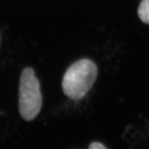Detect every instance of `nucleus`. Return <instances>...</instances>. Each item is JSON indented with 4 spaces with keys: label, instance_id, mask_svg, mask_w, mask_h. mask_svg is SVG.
Listing matches in <instances>:
<instances>
[{
    "label": "nucleus",
    "instance_id": "nucleus-1",
    "mask_svg": "<svg viewBox=\"0 0 149 149\" xmlns=\"http://www.w3.org/2000/svg\"><path fill=\"white\" fill-rule=\"evenodd\" d=\"M97 76L96 64L88 59H80L65 72L62 80L63 92L71 100H81L92 88Z\"/></svg>",
    "mask_w": 149,
    "mask_h": 149
},
{
    "label": "nucleus",
    "instance_id": "nucleus-2",
    "mask_svg": "<svg viewBox=\"0 0 149 149\" xmlns=\"http://www.w3.org/2000/svg\"><path fill=\"white\" fill-rule=\"evenodd\" d=\"M42 107V96L40 81L32 68L28 67L22 72L19 83V110L22 118L32 121L40 113Z\"/></svg>",
    "mask_w": 149,
    "mask_h": 149
},
{
    "label": "nucleus",
    "instance_id": "nucleus-3",
    "mask_svg": "<svg viewBox=\"0 0 149 149\" xmlns=\"http://www.w3.org/2000/svg\"><path fill=\"white\" fill-rule=\"evenodd\" d=\"M138 15L144 23L149 24V0H142L138 8Z\"/></svg>",
    "mask_w": 149,
    "mask_h": 149
},
{
    "label": "nucleus",
    "instance_id": "nucleus-4",
    "mask_svg": "<svg viewBox=\"0 0 149 149\" xmlns=\"http://www.w3.org/2000/svg\"><path fill=\"white\" fill-rule=\"evenodd\" d=\"M88 148L90 149H101V148H106V147L104 146L103 144H101L100 142H93L92 144H91L90 146H88Z\"/></svg>",
    "mask_w": 149,
    "mask_h": 149
}]
</instances>
